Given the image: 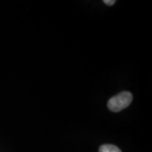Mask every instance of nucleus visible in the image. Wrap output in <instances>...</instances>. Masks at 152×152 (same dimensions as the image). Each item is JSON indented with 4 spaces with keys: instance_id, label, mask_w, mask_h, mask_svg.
Segmentation results:
<instances>
[{
    "instance_id": "nucleus-1",
    "label": "nucleus",
    "mask_w": 152,
    "mask_h": 152,
    "mask_svg": "<svg viewBox=\"0 0 152 152\" xmlns=\"http://www.w3.org/2000/svg\"><path fill=\"white\" fill-rule=\"evenodd\" d=\"M133 96L129 91H123L111 98L107 102L108 108L114 113H118L120 111L128 107L132 102Z\"/></svg>"
},
{
    "instance_id": "nucleus-2",
    "label": "nucleus",
    "mask_w": 152,
    "mask_h": 152,
    "mask_svg": "<svg viewBox=\"0 0 152 152\" xmlns=\"http://www.w3.org/2000/svg\"><path fill=\"white\" fill-rule=\"evenodd\" d=\"M99 152H122L118 147L113 145H102L99 148Z\"/></svg>"
},
{
    "instance_id": "nucleus-3",
    "label": "nucleus",
    "mask_w": 152,
    "mask_h": 152,
    "mask_svg": "<svg viewBox=\"0 0 152 152\" xmlns=\"http://www.w3.org/2000/svg\"><path fill=\"white\" fill-rule=\"evenodd\" d=\"M115 2L116 1H114V0H111V1H108V0H104L103 3L105 4H107V5H113L114 4H115Z\"/></svg>"
}]
</instances>
